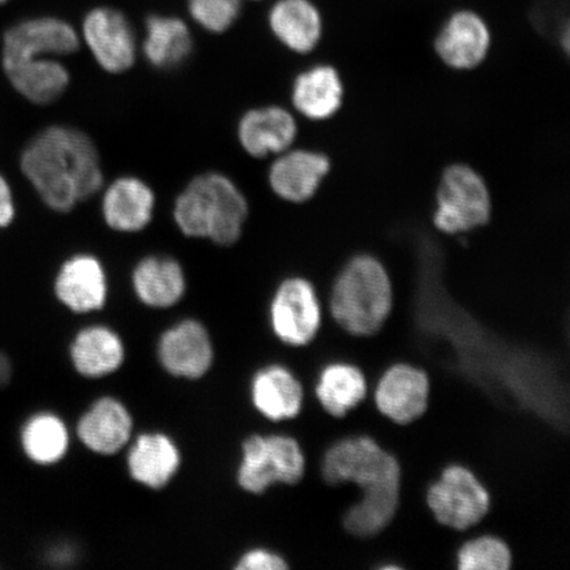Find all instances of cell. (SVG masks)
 I'll return each mask as SVG.
<instances>
[{"label":"cell","instance_id":"1","mask_svg":"<svg viewBox=\"0 0 570 570\" xmlns=\"http://www.w3.org/2000/svg\"><path fill=\"white\" fill-rule=\"evenodd\" d=\"M21 170L49 209L69 213L102 190L101 156L87 134L51 126L28 142Z\"/></svg>","mask_w":570,"mask_h":570},{"label":"cell","instance_id":"2","mask_svg":"<svg viewBox=\"0 0 570 570\" xmlns=\"http://www.w3.org/2000/svg\"><path fill=\"white\" fill-rule=\"evenodd\" d=\"M321 470L332 487L348 482L362 490L361 501L344 519L345 529L353 537H374L394 519L401 503V465L373 439L338 441L327 449Z\"/></svg>","mask_w":570,"mask_h":570},{"label":"cell","instance_id":"3","mask_svg":"<svg viewBox=\"0 0 570 570\" xmlns=\"http://www.w3.org/2000/svg\"><path fill=\"white\" fill-rule=\"evenodd\" d=\"M248 213L244 191L220 173L191 178L174 204V220L185 237L208 239L220 247L238 244Z\"/></svg>","mask_w":570,"mask_h":570},{"label":"cell","instance_id":"4","mask_svg":"<svg viewBox=\"0 0 570 570\" xmlns=\"http://www.w3.org/2000/svg\"><path fill=\"white\" fill-rule=\"evenodd\" d=\"M394 302L390 275L374 255L353 256L340 271L331 294L336 323L353 336H374L390 316Z\"/></svg>","mask_w":570,"mask_h":570},{"label":"cell","instance_id":"5","mask_svg":"<svg viewBox=\"0 0 570 570\" xmlns=\"http://www.w3.org/2000/svg\"><path fill=\"white\" fill-rule=\"evenodd\" d=\"M493 199L484 178L468 164L444 169L436 191L433 224L441 233L466 234L490 223Z\"/></svg>","mask_w":570,"mask_h":570},{"label":"cell","instance_id":"6","mask_svg":"<svg viewBox=\"0 0 570 570\" xmlns=\"http://www.w3.org/2000/svg\"><path fill=\"white\" fill-rule=\"evenodd\" d=\"M305 465L296 439L285 434H252L242 443L237 483L248 494H265L275 484L301 482Z\"/></svg>","mask_w":570,"mask_h":570},{"label":"cell","instance_id":"7","mask_svg":"<svg viewBox=\"0 0 570 570\" xmlns=\"http://www.w3.org/2000/svg\"><path fill=\"white\" fill-rule=\"evenodd\" d=\"M426 503L440 524L465 531L488 515L490 495L469 469L452 465L428 489Z\"/></svg>","mask_w":570,"mask_h":570},{"label":"cell","instance_id":"8","mask_svg":"<svg viewBox=\"0 0 570 570\" xmlns=\"http://www.w3.org/2000/svg\"><path fill=\"white\" fill-rule=\"evenodd\" d=\"M80 32L92 59L107 73H126L137 62V35L122 11L96 7L85 16Z\"/></svg>","mask_w":570,"mask_h":570},{"label":"cell","instance_id":"9","mask_svg":"<svg viewBox=\"0 0 570 570\" xmlns=\"http://www.w3.org/2000/svg\"><path fill=\"white\" fill-rule=\"evenodd\" d=\"M269 324L277 340L288 346H305L315 340L321 306L315 287L302 276L284 279L269 304Z\"/></svg>","mask_w":570,"mask_h":570},{"label":"cell","instance_id":"10","mask_svg":"<svg viewBox=\"0 0 570 570\" xmlns=\"http://www.w3.org/2000/svg\"><path fill=\"white\" fill-rule=\"evenodd\" d=\"M80 32L69 21L56 17H36L7 28L2 39V62L31 57L70 56L81 47Z\"/></svg>","mask_w":570,"mask_h":570},{"label":"cell","instance_id":"11","mask_svg":"<svg viewBox=\"0 0 570 570\" xmlns=\"http://www.w3.org/2000/svg\"><path fill=\"white\" fill-rule=\"evenodd\" d=\"M158 360L164 372L178 380L198 381L210 372L214 346L202 321L185 318L161 333Z\"/></svg>","mask_w":570,"mask_h":570},{"label":"cell","instance_id":"12","mask_svg":"<svg viewBox=\"0 0 570 570\" xmlns=\"http://www.w3.org/2000/svg\"><path fill=\"white\" fill-rule=\"evenodd\" d=\"M53 291L57 301L78 315L98 312L109 297V276L98 256L71 255L57 271Z\"/></svg>","mask_w":570,"mask_h":570},{"label":"cell","instance_id":"13","mask_svg":"<svg viewBox=\"0 0 570 570\" xmlns=\"http://www.w3.org/2000/svg\"><path fill=\"white\" fill-rule=\"evenodd\" d=\"M331 169L330 156L292 147L271 164L268 185L283 202L304 204L316 196Z\"/></svg>","mask_w":570,"mask_h":570},{"label":"cell","instance_id":"14","mask_svg":"<svg viewBox=\"0 0 570 570\" xmlns=\"http://www.w3.org/2000/svg\"><path fill=\"white\" fill-rule=\"evenodd\" d=\"M491 31L479 12L454 11L445 20L434 39V51L446 67L454 70H473L488 59Z\"/></svg>","mask_w":570,"mask_h":570},{"label":"cell","instance_id":"15","mask_svg":"<svg viewBox=\"0 0 570 570\" xmlns=\"http://www.w3.org/2000/svg\"><path fill=\"white\" fill-rule=\"evenodd\" d=\"M298 126L294 114L282 106L255 107L240 117L237 139L254 159H267L294 147Z\"/></svg>","mask_w":570,"mask_h":570},{"label":"cell","instance_id":"16","mask_svg":"<svg viewBox=\"0 0 570 570\" xmlns=\"http://www.w3.org/2000/svg\"><path fill=\"white\" fill-rule=\"evenodd\" d=\"M134 419L127 405L114 396H102L78 419L76 434L91 453L114 455L131 443Z\"/></svg>","mask_w":570,"mask_h":570},{"label":"cell","instance_id":"17","mask_svg":"<svg viewBox=\"0 0 570 570\" xmlns=\"http://www.w3.org/2000/svg\"><path fill=\"white\" fill-rule=\"evenodd\" d=\"M156 208L155 191L137 176H122L107 185L101 199L105 224L111 230L134 234L146 230Z\"/></svg>","mask_w":570,"mask_h":570},{"label":"cell","instance_id":"18","mask_svg":"<svg viewBox=\"0 0 570 570\" xmlns=\"http://www.w3.org/2000/svg\"><path fill=\"white\" fill-rule=\"evenodd\" d=\"M428 399L430 380L426 374L403 363L389 368L375 390L377 410L397 424H409L422 417Z\"/></svg>","mask_w":570,"mask_h":570},{"label":"cell","instance_id":"19","mask_svg":"<svg viewBox=\"0 0 570 570\" xmlns=\"http://www.w3.org/2000/svg\"><path fill=\"white\" fill-rule=\"evenodd\" d=\"M181 462L180 448L167 433H141L128 448V475L147 489L158 491L167 488L180 470Z\"/></svg>","mask_w":570,"mask_h":570},{"label":"cell","instance_id":"20","mask_svg":"<svg viewBox=\"0 0 570 570\" xmlns=\"http://www.w3.org/2000/svg\"><path fill=\"white\" fill-rule=\"evenodd\" d=\"M131 284L138 301L154 309L173 308L187 292L181 263L168 255H147L134 266Z\"/></svg>","mask_w":570,"mask_h":570},{"label":"cell","instance_id":"21","mask_svg":"<svg viewBox=\"0 0 570 570\" xmlns=\"http://www.w3.org/2000/svg\"><path fill=\"white\" fill-rule=\"evenodd\" d=\"M69 358L78 374L101 380L117 373L126 361L122 337L110 326L96 324L77 332L69 346Z\"/></svg>","mask_w":570,"mask_h":570},{"label":"cell","instance_id":"22","mask_svg":"<svg viewBox=\"0 0 570 570\" xmlns=\"http://www.w3.org/2000/svg\"><path fill=\"white\" fill-rule=\"evenodd\" d=\"M268 27L275 39L291 52L308 55L324 35V19L312 0H277L268 12Z\"/></svg>","mask_w":570,"mask_h":570},{"label":"cell","instance_id":"23","mask_svg":"<svg viewBox=\"0 0 570 570\" xmlns=\"http://www.w3.org/2000/svg\"><path fill=\"white\" fill-rule=\"evenodd\" d=\"M344 98L345 88L340 71L327 63L302 71L292 85V105L301 116L313 122H323L336 116Z\"/></svg>","mask_w":570,"mask_h":570},{"label":"cell","instance_id":"24","mask_svg":"<svg viewBox=\"0 0 570 570\" xmlns=\"http://www.w3.org/2000/svg\"><path fill=\"white\" fill-rule=\"evenodd\" d=\"M3 69L13 89L35 105L59 101L70 85L69 70L57 57H31L4 62Z\"/></svg>","mask_w":570,"mask_h":570},{"label":"cell","instance_id":"25","mask_svg":"<svg viewBox=\"0 0 570 570\" xmlns=\"http://www.w3.org/2000/svg\"><path fill=\"white\" fill-rule=\"evenodd\" d=\"M254 409L271 422L295 419L301 413L304 390L287 367L269 365L258 370L249 383Z\"/></svg>","mask_w":570,"mask_h":570},{"label":"cell","instance_id":"26","mask_svg":"<svg viewBox=\"0 0 570 570\" xmlns=\"http://www.w3.org/2000/svg\"><path fill=\"white\" fill-rule=\"evenodd\" d=\"M194 36L189 26L177 17L151 16L145 24L141 52L155 69L180 68L194 53Z\"/></svg>","mask_w":570,"mask_h":570},{"label":"cell","instance_id":"27","mask_svg":"<svg viewBox=\"0 0 570 570\" xmlns=\"http://www.w3.org/2000/svg\"><path fill=\"white\" fill-rule=\"evenodd\" d=\"M19 443L21 452L35 465L53 466L67 458L69 428L55 412H36L21 425Z\"/></svg>","mask_w":570,"mask_h":570},{"label":"cell","instance_id":"28","mask_svg":"<svg viewBox=\"0 0 570 570\" xmlns=\"http://www.w3.org/2000/svg\"><path fill=\"white\" fill-rule=\"evenodd\" d=\"M316 395L327 413L334 417H344L366 397V377L360 368L336 363L321 373Z\"/></svg>","mask_w":570,"mask_h":570},{"label":"cell","instance_id":"29","mask_svg":"<svg viewBox=\"0 0 570 570\" xmlns=\"http://www.w3.org/2000/svg\"><path fill=\"white\" fill-rule=\"evenodd\" d=\"M460 570H508L512 556L501 539L482 537L468 541L458 553Z\"/></svg>","mask_w":570,"mask_h":570},{"label":"cell","instance_id":"30","mask_svg":"<svg viewBox=\"0 0 570 570\" xmlns=\"http://www.w3.org/2000/svg\"><path fill=\"white\" fill-rule=\"evenodd\" d=\"M187 4L190 18L209 33L229 31L242 12V0H188Z\"/></svg>","mask_w":570,"mask_h":570},{"label":"cell","instance_id":"31","mask_svg":"<svg viewBox=\"0 0 570 570\" xmlns=\"http://www.w3.org/2000/svg\"><path fill=\"white\" fill-rule=\"evenodd\" d=\"M237 570H284L288 569L287 561L281 554L271 552L266 548H253L240 556Z\"/></svg>","mask_w":570,"mask_h":570},{"label":"cell","instance_id":"32","mask_svg":"<svg viewBox=\"0 0 570 570\" xmlns=\"http://www.w3.org/2000/svg\"><path fill=\"white\" fill-rule=\"evenodd\" d=\"M16 217V203H13L10 184L0 175V229L10 226Z\"/></svg>","mask_w":570,"mask_h":570},{"label":"cell","instance_id":"33","mask_svg":"<svg viewBox=\"0 0 570 570\" xmlns=\"http://www.w3.org/2000/svg\"><path fill=\"white\" fill-rule=\"evenodd\" d=\"M12 377V365L9 356L0 352V387L9 384Z\"/></svg>","mask_w":570,"mask_h":570},{"label":"cell","instance_id":"34","mask_svg":"<svg viewBox=\"0 0 570 570\" xmlns=\"http://www.w3.org/2000/svg\"><path fill=\"white\" fill-rule=\"evenodd\" d=\"M10 2H11V0H0V6H4Z\"/></svg>","mask_w":570,"mask_h":570},{"label":"cell","instance_id":"35","mask_svg":"<svg viewBox=\"0 0 570 570\" xmlns=\"http://www.w3.org/2000/svg\"><path fill=\"white\" fill-rule=\"evenodd\" d=\"M254 2H259V0H254Z\"/></svg>","mask_w":570,"mask_h":570}]
</instances>
